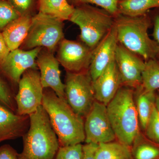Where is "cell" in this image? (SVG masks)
<instances>
[{
    "mask_svg": "<svg viewBox=\"0 0 159 159\" xmlns=\"http://www.w3.org/2000/svg\"><path fill=\"white\" fill-rule=\"evenodd\" d=\"M95 99L107 105L121 86L122 80L115 60L93 81Z\"/></svg>",
    "mask_w": 159,
    "mask_h": 159,
    "instance_id": "15",
    "label": "cell"
},
{
    "mask_svg": "<svg viewBox=\"0 0 159 159\" xmlns=\"http://www.w3.org/2000/svg\"><path fill=\"white\" fill-rule=\"evenodd\" d=\"M43 88H50L60 98H65V84L61 79L59 62L53 52L45 48L40 51L36 59Z\"/></svg>",
    "mask_w": 159,
    "mask_h": 159,
    "instance_id": "13",
    "label": "cell"
},
{
    "mask_svg": "<svg viewBox=\"0 0 159 159\" xmlns=\"http://www.w3.org/2000/svg\"><path fill=\"white\" fill-rule=\"evenodd\" d=\"M83 145L81 144L60 146L54 159H82Z\"/></svg>",
    "mask_w": 159,
    "mask_h": 159,
    "instance_id": "28",
    "label": "cell"
},
{
    "mask_svg": "<svg viewBox=\"0 0 159 159\" xmlns=\"http://www.w3.org/2000/svg\"><path fill=\"white\" fill-rule=\"evenodd\" d=\"M20 16L34 15L38 10V0H7Z\"/></svg>",
    "mask_w": 159,
    "mask_h": 159,
    "instance_id": "27",
    "label": "cell"
},
{
    "mask_svg": "<svg viewBox=\"0 0 159 159\" xmlns=\"http://www.w3.org/2000/svg\"><path fill=\"white\" fill-rule=\"evenodd\" d=\"M145 130L147 136L159 144V115L154 105Z\"/></svg>",
    "mask_w": 159,
    "mask_h": 159,
    "instance_id": "29",
    "label": "cell"
},
{
    "mask_svg": "<svg viewBox=\"0 0 159 159\" xmlns=\"http://www.w3.org/2000/svg\"><path fill=\"white\" fill-rule=\"evenodd\" d=\"M20 16L7 0H0V32Z\"/></svg>",
    "mask_w": 159,
    "mask_h": 159,
    "instance_id": "25",
    "label": "cell"
},
{
    "mask_svg": "<svg viewBox=\"0 0 159 159\" xmlns=\"http://www.w3.org/2000/svg\"><path fill=\"white\" fill-rule=\"evenodd\" d=\"M43 89L38 68L26 71L20 80L16 95V113L29 116L37 110L42 105Z\"/></svg>",
    "mask_w": 159,
    "mask_h": 159,
    "instance_id": "8",
    "label": "cell"
},
{
    "mask_svg": "<svg viewBox=\"0 0 159 159\" xmlns=\"http://www.w3.org/2000/svg\"><path fill=\"white\" fill-rule=\"evenodd\" d=\"M29 126V115H18L0 102V143L23 137Z\"/></svg>",
    "mask_w": 159,
    "mask_h": 159,
    "instance_id": "16",
    "label": "cell"
},
{
    "mask_svg": "<svg viewBox=\"0 0 159 159\" xmlns=\"http://www.w3.org/2000/svg\"><path fill=\"white\" fill-rule=\"evenodd\" d=\"M33 16H21L5 28L2 33L10 51L19 48L29 34Z\"/></svg>",
    "mask_w": 159,
    "mask_h": 159,
    "instance_id": "17",
    "label": "cell"
},
{
    "mask_svg": "<svg viewBox=\"0 0 159 159\" xmlns=\"http://www.w3.org/2000/svg\"><path fill=\"white\" fill-rule=\"evenodd\" d=\"M85 119L86 143H108L114 142L116 139L105 104L95 100Z\"/></svg>",
    "mask_w": 159,
    "mask_h": 159,
    "instance_id": "9",
    "label": "cell"
},
{
    "mask_svg": "<svg viewBox=\"0 0 159 159\" xmlns=\"http://www.w3.org/2000/svg\"><path fill=\"white\" fill-rule=\"evenodd\" d=\"M10 52L2 32H0V63L2 62Z\"/></svg>",
    "mask_w": 159,
    "mask_h": 159,
    "instance_id": "33",
    "label": "cell"
},
{
    "mask_svg": "<svg viewBox=\"0 0 159 159\" xmlns=\"http://www.w3.org/2000/svg\"><path fill=\"white\" fill-rule=\"evenodd\" d=\"M38 12L61 20H69L74 7L67 0H38Z\"/></svg>",
    "mask_w": 159,
    "mask_h": 159,
    "instance_id": "19",
    "label": "cell"
},
{
    "mask_svg": "<svg viewBox=\"0 0 159 159\" xmlns=\"http://www.w3.org/2000/svg\"><path fill=\"white\" fill-rule=\"evenodd\" d=\"M142 85L146 90L150 92L159 89V61L157 59L145 61L142 73Z\"/></svg>",
    "mask_w": 159,
    "mask_h": 159,
    "instance_id": "22",
    "label": "cell"
},
{
    "mask_svg": "<svg viewBox=\"0 0 159 159\" xmlns=\"http://www.w3.org/2000/svg\"><path fill=\"white\" fill-rule=\"evenodd\" d=\"M157 9L151 14L152 19V25L153 26L152 35L154 40L158 44L157 52L155 59L159 61V9Z\"/></svg>",
    "mask_w": 159,
    "mask_h": 159,
    "instance_id": "30",
    "label": "cell"
},
{
    "mask_svg": "<svg viewBox=\"0 0 159 159\" xmlns=\"http://www.w3.org/2000/svg\"><path fill=\"white\" fill-rule=\"evenodd\" d=\"M42 105L48 115L60 146L85 141L84 118L74 111L65 98L58 97L51 89H44Z\"/></svg>",
    "mask_w": 159,
    "mask_h": 159,
    "instance_id": "1",
    "label": "cell"
},
{
    "mask_svg": "<svg viewBox=\"0 0 159 159\" xmlns=\"http://www.w3.org/2000/svg\"><path fill=\"white\" fill-rule=\"evenodd\" d=\"M42 48L16 49L10 51L6 59L0 63V75L9 83L14 91L26 71L37 68L36 59Z\"/></svg>",
    "mask_w": 159,
    "mask_h": 159,
    "instance_id": "10",
    "label": "cell"
},
{
    "mask_svg": "<svg viewBox=\"0 0 159 159\" xmlns=\"http://www.w3.org/2000/svg\"><path fill=\"white\" fill-rule=\"evenodd\" d=\"M63 25L59 19L38 12L32 17L29 34L22 49L41 48L53 53L64 39Z\"/></svg>",
    "mask_w": 159,
    "mask_h": 159,
    "instance_id": "6",
    "label": "cell"
},
{
    "mask_svg": "<svg viewBox=\"0 0 159 159\" xmlns=\"http://www.w3.org/2000/svg\"><path fill=\"white\" fill-rule=\"evenodd\" d=\"M155 106L156 108L159 115V94H156L155 100Z\"/></svg>",
    "mask_w": 159,
    "mask_h": 159,
    "instance_id": "34",
    "label": "cell"
},
{
    "mask_svg": "<svg viewBox=\"0 0 159 159\" xmlns=\"http://www.w3.org/2000/svg\"><path fill=\"white\" fill-rule=\"evenodd\" d=\"M114 17L118 42L145 61L155 59L158 44L148 35V29L152 25L149 11L139 16L119 14Z\"/></svg>",
    "mask_w": 159,
    "mask_h": 159,
    "instance_id": "3",
    "label": "cell"
},
{
    "mask_svg": "<svg viewBox=\"0 0 159 159\" xmlns=\"http://www.w3.org/2000/svg\"><path fill=\"white\" fill-rule=\"evenodd\" d=\"M121 0H67L74 7L82 5H95L108 11L114 17L119 13L118 6Z\"/></svg>",
    "mask_w": 159,
    "mask_h": 159,
    "instance_id": "23",
    "label": "cell"
},
{
    "mask_svg": "<svg viewBox=\"0 0 159 159\" xmlns=\"http://www.w3.org/2000/svg\"><path fill=\"white\" fill-rule=\"evenodd\" d=\"M153 8L159 9V0H121L118 6L119 14L130 16L142 15Z\"/></svg>",
    "mask_w": 159,
    "mask_h": 159,
    "instance_id": "20",
    "label": "cell"
},
{
    "mask_svg": "<svg viewBox=\"0 0 159 159\" xmlns=\"http://www.w3.org/2000/svg\"><path fill=\"white\" fill-rule=\"evenodd\" d=\"M15 92L9 83L0 75V102L16 113Z\"/></svg>",
    "mask_w": 159,
    "mask_h": 159,
    "instance_id": "24",
    "label": "cell"
},
{
    "mask_svg": "<svg viewBox=\"0 0 159 159\" xmlns=\"http://www.w3.org/2000/svg\"><path fill=\"white\" fill-rule=\"evenodd\" d=\"M118 44L115 23L110 31L92 51L89 72L93 81L96 80L106 68L115 59Z\"/></svg>",
    "mask_w": 159,
    "mask_h": 159,
    "instance_id": "14",
    "label": "cell"
},
{
    "mask_svg": "<svg viewBox=\"0 0 159 159\" xmlns=\"http://www.w3.org/2000/svg\"><path fill=\"white\" fill-rule=\"evenodd\" d=\"M98 144L86 143L83 145L82 159H96V155Z\"/></svg>",
    "mask_w": 159,
    "mask_h": 159,
    "instance_id": "32",
    "label": "cell"
},
{
    "mask_svg": "<svg viewBox=\"0 0 159 159\" xmlns=\"http://www.w3.org/2000/svg\"><path fill=\"white\" fill-rule=\"evenodd\" d=\"M96 159H134L129 146L119 142L98 144Z\"/></svg>",
    "mask_w": 159,
    "mask_h": 159,
    "instance_id": "21",
    "label": "cell"
},
{
    "mask_svg": "<svg viewBox=\"0 0 159 159\" xmlns=\"http://www.w3.org/2000/svg\"><path fill=\"white\" fill-rule=\"evenodd\" d=\"M56 57L67 72L88 70L93 50L82 42L63 39L57 48Z\"/></svg>",
    "mask_w": 159,
    "mask_h": 159,
    "instance_id": "11",
    "label": "cell"
},
{
    "mask_svg": "<svg viewBox=\"0 0 159 159\" xmlns=\"http://www.w3.org/2000/svg\"><path fill=\"white\" fill-rule=\"evenodd\" d=\"M30 126L23 136L20 159H54L60 147L57 135L42 105L29 115Z\"/></svg>",
    "mask_w": 159,
    "mask_h": 159,
    "instance_id": "2",
    "label": "cell"
},
{
    "mask_svg": "<svg viewBox=\"0 0 159 159\" xmlns=\"http://www.w3.org/2000/svg\"><path fill=\"white\" fill-rule=\"evenodd\" d=\"M132 154L135 159H157L159 157V149L147 143H137Z\"/></svg>",
    "mask_w": 159,
    "mask_h": 159,
    "instance_id": "26",
    "label": "cell"
},
{
    "mask_svg": "<svg viewBox=\"0 0 159 159\" xmlns=\"http://www.w3.org/2000/svg\"><path fill=\"white\" fill-rule=\"evenodd\" d=\"M69 21L79 27L80 41L93 50L113 26L115 17L97 6L82 5L74 7Z\"/></svg>",
    "mask_w": 159,
    "mask_h": 159,
    "instance_id": "5",
    "label": "cell"
},
{
    "mask_svg": "<svg viewBox=\"0 0 159 159\" xmlns=\"http://www.w3.org/2000/svg\"><path fill=\"white\" fill-rule=\"evenodd\" d=\"M65 84L67 102L77 115L84 119L96 100L89 70L78 73L66 71Z\"/></svg>",
    "mask_w": 159,
    "mask_h": 159,
    "instance_id": "7",
    "label": "cell"
},
{
    "mask_svg": "<svg viewBox=\"0 0 159 159\" xmlns=\"http://www.w3.org/2000/svg\"><path fill=\"white\" fill-rule=\"evenodd\" d=\"M115 61L119 70L122 86L135 89L142 84L145 61L118 42Z\"/></svg>",
    "mask_w": 159,
    "mask_h": 159,
    "instance_id": "12",
    "label": "cell"
},
{
    "mask_svg": "<svg viewBox=\"0 0 159 159\" xmlns=\"http://www.w3.org/2000/svg\"><path fill=\"white\" fill-rule=\"evenodd\" d=\"M0 159H20L19 153L11 145L6 144L0 147Z\"/></svg>",
    "mask_w": 159,
    "mask_h": 159,
    "instance_id": "31",
    "label": "cell"
},
{
    "mask_svg": "<svg viewBox=\"0 0 159 159\" xmlns=\"http://www.w3.org/2000/svg\"><path fill=\"white\" fill-rule=\"evenodd\" d=\"M156 92L146 90L142 84L134 89V98L139 123L145 130L155 100Z\"/></svg>",
    "mask_w": 159,
    "mask_h": 159,
    "instance_id": "18",
    "label": "cell"
},
{
    "mask_svg": "<svg viewBox=\"0 0 159 159\" xmlns=\"http://www.w3.org/2000/svg\"><path fill=\"white\" fill-rule=\"evenodd\" d=\"M134 92L133 88L122 86L107 105L116 138L119 142L129 147L141 135Z\"/></svg>",
    "mask_w": 159,
    "mask_h": 159,
    "instance_id": "4",
    "label": "cell"
}]
</instances>
